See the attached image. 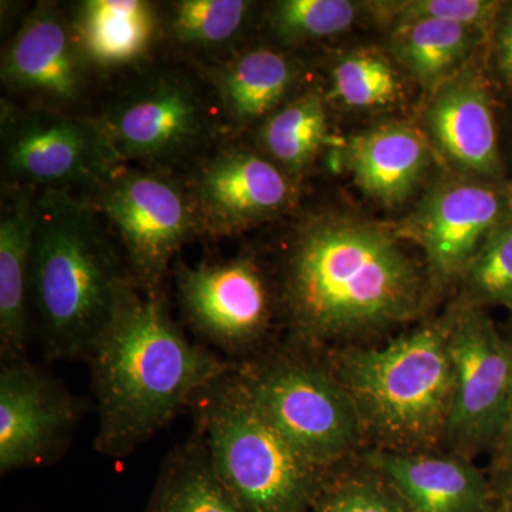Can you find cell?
Wrapping results in <instances>:
<instances>
[{
	"mask_svg": "<svg viewBox=\"0 0 512 512\" xmlns=\"http://www.w3.org/2000/svg\"><path fill=\"white\" fill-rule=\"evenodd\" d=\"M237 367L269 420L315 466L332 471L367 451L355 406L325 353L279 336Z\"/></svg>",
	"mask_w": 512,
	"mask_h": 512,
	"instance_id": "obj_7",
	"label": "cell"
},
{
	"mask_svg": "<svg viewBox=\"0 0 512 512\" xmlns=\"http://www.w3.org/2000/svg\"><path fill=\"white\" fill-rule=\"evenodd\" d=\"M363 454L329 471L309 512H413Z\"/></svg>",
	"mask_w": 512,
	"mask_h": 512,
	"instance_id": "obj_26",
	"label": "cell"
},
{
	"mask_svg": "<svg viewBox=\"0 0 512 512\" xmlns=\"http://www.w3.org/2000/svg\"><path fill=\"white\" fill-rule=\"evenodd\" d=\"M325 99L308 89L289 99L258 126V150L296 181L328 143Z\"/></svg>",
	"mask_w": 512,
	"mask_h": 512,
	"instance_id": "obj_25",
	"label": "cell"
},
{
	"mask_svg": "<svg viewBox=\"0 0 512 512\" xmlns=\"http://www.w3.org/2000/svg\"><path fill=\"white\" fill-rule=\"evenodd\" d=\"M254 3L247 0H173L161 3L163 45L191 62H217L235 52Z\"/></svg>",
	"mask_w": 512,
	"mask_h": 512,
	"instance_id": "obj_22",
	"label": "cell"
},
{
	"mask_svg": "<svg viewBox=\"0 0 512 512\" xmlns=\"http://www.w3.org/2000/svg\"><path fill=\"white\" fill-rule=\"evenodd\" d=\"M491 490L497 503L512 508V463L498 470L488 471Z\"/></svg>",
	"mask_w": 512,
	"mask_h": 512,
	"instance_id": "obj_33",
	"label": "cell"
},
{
	"mask_svg": "<svg viewBox=\"0 0 512 512\" xmlns=\"http://www.w3.org/2000/svg\"><path fill=\"white\" fill-rule=\"evenodd\" d=\"M426 126L431 140L458 174L503 181L493 96L478 70L466 67L434 90Z\"/></svg>",
	"mask_w": 512,
	"mask_h": 512,
	"instance_id": "obj_16",
	"label": "cell"
},
{
	"mask_svg": "<svg viewBox=\"0 0 512 512\" xmlns=\"http://www.w3.org/2000/svg\"><path fill=\"white\" fill-rule=\"evenodd\" d=\"M200 67L234 136L259 126L285 104L301 73L288 53L265 46L237 49Z\"/></svg>",
	"mask_w": 512,
	"mask_h": 512,
	"instance_id": "obj_19",
	"label": "cell"
},
{
	"mask_svg": "<svg viewBox=\"0 0 512 512\" xmlns=\"http://www.w3.org/2000/svg\"><path fill=\"white\" fill-rule=\"evenodd\" d=\"M87 363L96 400L94 450L131 456L235 363L188 338L175 322L167 288L128 286Z\"/></svg>",
	"mask_w": 512,
	"mask_h": 512,
	"instance_id": "obj_2",
	"label": "cell"
},
{
	"mask_svg": "<svg viewBox=\"0 0 512 512\" xmlns=\"http://www.w3.org/2000/svg\"><path fill=\"white\" fill-rule=\"evenodd\" d=\"M490 40H493L495 70L512 90V3H504Z\"/></svg>",
	"mask_w": 512,
	"mask_h": 512,
	"instance_id": "obj_31",
	"label": "cell"
},
{
	"mask_svg": "<svg viewBox=\"0 0 512 512\" xmlns=\"http://www.w3.org/2000/svg\"><path fill=\"white\" fill-rule=\"evenodd\" d=\"M450 309L456 384L444 450L474 461L491 453L503 427L512 394V342L485 309L457 302Z\"/></svg>",
	"mask_w": 512,
	"mask_h": 512,
	"instance_id": "obj_12",
	"label": "cell"
},
{
	"mask_svg": "<svg viewBox=\"0 0 512 512\" xmlns=\"http://www.w3.org/2000/svg\"><path fill=\"white\" fill-rule=\"evenodd\" d=\"M200 237L234 238L295 207L299 181L256 148L225 138L184 175Z\"/></svg>",
	"mask_w": 512,
	"mask_h": 512,
	"instance_id": "obj_13",
	"label": "cell"
},
{
	"mask_svg": "<svg viewBox=\"0 0 512 512\" xmlns=\"http://www.w3.org/2000/svg\"><path fill=\"white\" fill-rule=\"evenodd\" d=\"M511 218L510 185L457 174L431 185L416 210L393 228L397 237L421 249L440 298L457 288L485 241Z\"/></svg>",
	"mask_w": 512,
	"mask_h": 512,
	"instance_id": "obj_11",
	"label": "cell"
},
{
	"mask_svg": "<svg viewBox=\"0 0 512 512\" xmlns=\"http://www.w3.org/2000/svg\"><path fill=\"white\" fill-rule=\"evenodd\" d=\"M332 94L350 109H379L402 97V80L390 60L375 50H355L333 67Z\"/></svg>",
	"mask_w": 512,
	"mask_h": 512,
	"instance_id": "obj_27",
	"label": "cell"
},
{
	"mask_svg": "<svg viewBox=\"0 0 512 512\" xmlns=\"http://www.w3.org/2000/svg\"><path fill=\"white\" fill-rule=\"evenodd\" d=\"M143 291L163 288L185 245L200 237L184 175L120 164L86 194Z\"/></svg>",
	"mask_w": 512,
	"mask_h": 512,
	"instance_id": "obj_9",
	"label": "cell"
},
{
	"mask_svg": "<svg viewBox=\"0 0 512 512\" xmlns=\"http://www.w3.org/2000/svg\"><path fill=\"white\" fill-rule=\"evenodd\" d=\"M2 185L89 194L121 163L92 114L0 99Z\"/></svg>",
	"mask_w": 512,
	"mask_h": 512,
	"instance_id": "obj_10",
	"label": "cell"
},
{
	"mask_svg": "<svg viewBox=\"0 0 512 512\" xmlns=\"http://www.w3.org/2000/svg\"><path fill=\"white\" fill-rule=\"evenodd\" d=\"M366 5H369L375 18L389 23L392 29L406 23L417 22V20H444V22L458 23V25L476 29L491 39L504 2L406 0V2H372Z\"/></svg>",
	"mask_w": 512,
	"mask_h": 512,
	"instance_id": "obj_30",
	"label": "cell"
},
{
	"mask_svg": "<svg viewBox=\"0 0 512 512\" xmlns=\"http://www.w3.org/2000/svg\"><path fill=\"white\" fill-rule=\"evenodd\" d=\"M116 83L92 116L123 164L185 175L234 136L200 64L158 56Z\"/></svg>",
	"mask_w": 512,
	"mask_h": 512,
	"instance_id": "obj_5",
	"label": "cell"
},
{
	"mask_svg": "<svg viewBox=\"0 0 512 512\" xmlns=\"http://www.w3.org/2000/svg\"><path fill=\"white\" fill-rule=\"evenodd\" d=\"M144 512H242L197 430L165 456Z\"/></svg>",
	"mask_w": 512,
	"mask_h": 512,
	"instance_id": "obj_23",
	"label": "cell"
},
{
	"mask_svg": "<svg viewBox=\"0 0 512 512\" xmlns=\"http://www.w3.org/2000/svg\"><path fill=\"white\" fill-rule=\"evenodd\" d=\"M485 512H512V508L507 507V505L497 503V501H494V504L491 505L490 508H488Z\"/></svg>",
	"mask_w": 512,
	"mask_h": 512,
	"instance_id": "obj_34",
	"label": "cell"
},
{
	"mask_svg": "<svg viewBox=\"0 0 512 512\" xmlns=\"http://www.w3.org/2000/svg\"><path fill=\"white\" fill-rule=\"evenodd\" d=\"M510 312H511V322H512V311H510ZM511 342H512V340H511Z\"/></svg>",
	"mask_w": 512,
	"mask_h": 512,
	"instance_id": "obj_35",
	"label": "cell"
},
{
	"mask_svg": "<svg viewBox=\"0 0 512 512\" xmlns=\"http://www.w3.org/2000/svg\"><path fill=\"white\" fill-rule=\"evenodd\" d=\"M131 285L119 242L92 201L69 190L40 192L29 303L46 359L87 362Z\"/></svg>",
	"mask_w": 512,
	"mask_h": 512,
	"instance_id": "obj_3",
	"label": "cell"
},
{
	"mask_svg": "<svg viewBox=\"0 0 512 512\" xmlns=\"http://www.w3.org/2000/svg\"><path fill=\"white\" fill-rule=\"evenodd\" d=\"M356 12L348 0H279L269 6L266 22L282 45L295 46L346 32Z\"/></svg>",
	"mask_w": 512,
	"mask_h": 512,
	"instance_id": "obj_29",
	"label": "cell"
},
{
	"mask_svg": "<svg viewBox=\"0 0 512 512\" xmlns=\"http://www.w3.org/2000/svg\"><path fill=\"white\" fill-rule=\"evenodd\" d=\"M6 99L26 106L87 114L101 83L74 35L67 6L39 2L6 42L0 62Z\"/></svg>",
	"mask_w": 512,
	"mask_h": 512,
	"instance_id": "obj_14",
	"label": "cell"
},
{
	"mask_svg": "<svg viewBox=\"0 0 512 512\" xmlns=\"http://www.w3.org/2000/svg\"><path fill=\"white\" fill-rule=\"evenodd\" d=\"M393 227L318 214L291 232L274 275L284 338L316 352L375 345L424 320L437 295Z\"/></svg>",
	"mask_w": 512,
	"mask_h": 512,
	"instance_id": "obj_1",
	"label": "cell"
},
{
	"mask_svg": "<svg viewBox=\"0 0 512 512\" xmlns=\"http://www.w3.org/2000/svg\"><path fill=\"white\" fill-rule=\"evenodd\" d=\"M74 35L100 82L121 79L157 59L161 5L148 0H82L67 6Z\"/></svg>",
	"mask_w": 512,
	"mask_h": 512,
	"instance_id": "obj_17",
	"label": "cell"
},
{
	"mask_svg": "<svg viewBox=\"0 0 512 512\" xmlns=\"http://www.w3.org/2000/svg\"><path fill=\"white\" fill-rule=\"evenodd\" d=\"M218 477L242 512H309L329 471L308 460L264 410L235 365L192 403Z\"/></svg>",
	"mask_w": 512,
	"mask_h": 512,
	"instance_id": "obj_6",
	"label": "cell"
},
{
	"mask_svg": "<svg viewBox=\"0 0 512 512\" xmlns=\"http://www.w3.org/2000/svg\"><path fill=\"white\" fill-rule=\"evenodd\" d=\"M40 191L2 185L0 201V360L28 357L33 336L29 285Z\"/></svg>",
	"mask_w": 512,
	"mask_h": 512,
	"instance_id": "obj_20",
	"label": "cell"
},
{
	"mask_svg": "<svg viewBox=\"0 0 512 512\" xmlns=\"http://www.w3.org/2000/svg\"><path fill=\"white\" fill-rule=\"evenodd\" d=\"M483 33L444 20H417L393 28L390 45L397 62L426 89H439L463 70Z\"/></svg>",
	"mask_w": 512,
	"mask_h": 512,
	"instance_id": "obj_24",
	"label": "cell"
},
{
	"mask_svg": "<svg viewBox=\"0 0 512 512\" xmlns=\"http://www.w3.org/2000/svg\"><path fill=\"white\" fill-rule=\"evenodd\" d=\"M413 512H485L494 504L490 477L474 461L447 451H365Z\"/></svg>",
	"mask_w": 512,
	"mask_h": 512,
	"instance_id": "obj_18",
	"label": "cell"
},
{
	"mask_svg": "<svg viewBox=\"0 0 512 512\" xmlns=\"http://www.w3.org/2000/svg\"><path fill=\"white\" fill-rule=\"evenodd\" d=\"M345 157L357 187L386 207H397L412 197L431 160L423 133L397 121L350 138Z\"/></svg>",
	"mask_w": 512,
	"mask_h": 512,
	"instance_id": "obj_21",
	"label": "cell"
},
{
	"mask_svg": "<svg viewBox=\"0 0 512 512\" xmlns=\"http://www.w3.org/2000/svg\"><path fill=\"white\" fill-rule=\"evenodd\" d=\"M451 309L375 345L325 353L359 417L367 451H446L454 400Z\"/></svg>",
	"mask_w": 512,
	"mask_h": 512,
	"instance_id": "obj_4",
	"label": "cell"
},
{
	"mask_svg": "<svg viewBox=\"0 0 512 512\" xmlns=\"http://www.w3.org/2000/svg\"><path fill=\"white\" fill-rule=\"evenodd\" d=\"M175 302L195 339L228 362H245L272 345L281 329L275 278L251 251L171 269Z\"/></svg>",
	"mask_w": 512,
	"mask_h": 512,
	"instance_id": "obj_8",
	"label": "cell"
},
{
	"mask_svg": "<svg viewBox=\"0 0 512 512\" xmlns=\"http://www.w3.org/2000/svg\"><path fill=\"white\" fill-rule=\"evenodd\" d=\"M87 404L62 380L25 359L0 367V474L53 463L72 440Z\"/></svg>",
	"mask_w": 512,
	"mask_h": 512,
	"instance_id": "obj_15",
	"label": "cell"
},
{
	"mask_svg": "<svg viewBox=\"0 0 512 512\" xmlns=\"http://www.w3.org/2000/svg\"><path fill=\"white\" fill-rule=\"evenodd\" d=\"M454 302L473 308L512 311V218L495 229L458 282Z\"/></svg>",
	"mask_w": 512,
	"mask_h": 512,
	"instance_id": "obj_28",
	"label": "cell"
},
{
	"mask_svg": "<svg viewBox=\"0 0 512 512\" xmlns=\"http://www.w3.org/2000/svg\"><path fill=\"white\" fill-rule=\"evenodd\" d=\"M490 457L488 471L498 470V468H503L512 463V394L500 436L495 441Z\"/></svg>",
	"mask_w": 512,
	"mask_h": 512,
	"instance_id": "obj_32",
	"label": "cell"
}]
</instances>
